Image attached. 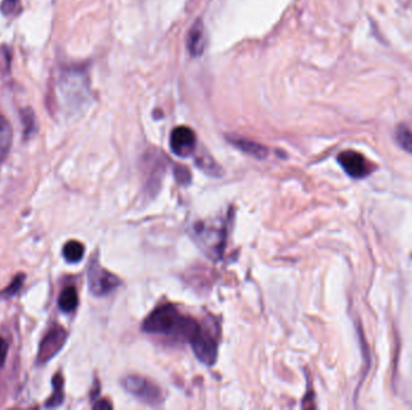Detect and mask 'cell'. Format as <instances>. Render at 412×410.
I'll list each match as a JSON object with an SVG mask.
<instances>
[{"label":"cell","mask_w":412,"mask_h":410,"mask_svg":"<svg viewBox=\"0 0 412 410\" xmlns=\"http://www.w3.org/2000/svg\"><path fill=\"white\" fill-rule=\"evenodd\" d=\"M199 327V324L189 317L181 315L172 304H165L148 315L143 325V330L153 335L180 336L189 341Z\"/></svg>","instance_id":"1"},{"label":"cell","mask_w":412,"mask_h":410,"mask_svg":"<svg viewBox=\"0 0 412 410\" xmlns=\"http://www.w3.org/2000/svg\"><path fill=\"white\" fill-rule=\"evenodd\" d=\"M89 291L96 296H105L120 287L121 280L111 272L105 270L98 260L94 259L89 263Z\"/></svg>","instance_id":"2"},{"label":"cell","mask_w":412,"mask_h":410,"mask_svg":"<svg viewBox=\"0 0 412 410\" xmlns=\"http://www.w3.org/2000/svg\"><path fill=\"white\" fill-rule=\"evenodd\" d=\"M122 384L129 394H132L134 397L143 402L151 406H158L160 403L163 402V396L160 387L140 375H129L123 379Z\"/></svg>","instance_id":"3"},{"label":"cell","mask_w":412,"mask_h":410,"mask_svg":"<svg viewBox=\"0 0 412 410\" xmlns=\"http://www.w3.org/2000/svg\"><path fill=\"white\" fill-rule=\"evenodd\" d=\"M67 339H68V332L65 327L60 326L58 324H55L53 326L50 327V330L48 331V334L45 335L39 346L36 363L39 365L50 363L63 349Z\"/></svg>","instance_id":"4"},{"label":"cell","mask_w":412,"mask_h":410,"mask_svg":"<svg viewBox=\"0 0 412 410\" xmlns=\"http://www.w3.org/2000/svg\"><path fill=\"white\" fill-rule=\"evenodd\" d=\"M338 163L351 178L363 179L374 172V165L360 152L352 149L341 152L338 156Z\"/></svg>","instance_id":"5"},{"label":"cell","mask_w":412,"mask_h":410,"mask_svg":"<svg viewBox=\"0 0 412 410\" xmlns=\"http://www.w3.org/2000/svg\"><path fill=\"white\" fill-rule=\"evenodd\" d=\"M193 351L201 363L212 366L217 358V344L208 332L199 327L189 338Z\"/></svg>","instance_id":"6"},{"label":"cell","mask_w":412,"mask_h":410,"mask_svg":"<svg viewBox=\"0 0 412 410\" xmlns=\"http://www.w3.org/2000/svg\"><path fill=\"white\" fill-rule=\"evenodd\" d=\"M196 134L189 127H177L172 130L170 135V148L177 156H189L196 151Z\"/></svg>","instance_id":"7"},{"label":"cell","mask_w":412,"mask_h":410,"mask_svg":"<svg viewBox=\"0 0 412 410\" xmlns=\"http://www.w3.org/2000/svg\"><path fill=\"white\" fill-rule=\"evenodd\" d=\"M187 48L193 57H199L204 53L206 48V32L201 21H196L189 30L187 36Z\"/></svg>","instance_id":"8"},{"label":"cell","mask_w":412,"mask_h":410,"mask_svg":"<svg viewBox=\"0 0 412 410\" xmlns=\"http://www.w3.org/2000/svg\"><path fill=\"white\" fill-rule=\"evenodd\" d=\"M229 142L234 147L240 149L241 152H244L248 156H255L257 159H265V156H268L267 147L257 144V142L251 141V139L239 137V136H233V137H229Z\"/></svg>","instance_id":"9"},{"label":"cell","mask_w":412,"mask_h":410,"mask_svg":"<svg viewBox=\"0 0 412 410\" xmlns=\"http://www.w3.org/2000/svg\"><path fill=\"white\" fill-rule=\"evenodd\" d=\"M12 141H13V132L11 124L4 116L0 115V164L8 158L9 153L11 151Z\"/></svg>","instance_id":"10"},{"label":"cell","mask_w":412,"mask_h":410,"mask_svg":"<svg viewBox=\"0 0 412 410\" xmlns=\"http://www.w3.org/2000/svg\"><path fill=\"white\" fill-rule=\"evenodd\" d=\"M53 392L48 401L45 403V406L48 408H57L65 401V378L60 373H56L52 378Z\"/></svg>","instance_id":"11"},{"label":"cell","mask_w":412,"mask_h":410,"mask_svg":"<svg viewBox=\"0 0 412 410\" xmlns=\"http://www.w3.org/2000/svg\"><path fill=\"white\" fill-rule=\"evenodd\" d=\"M79 306V295L74 287H67L58 297V307L65 313H72Z\"/></svg>","instance_id":"12"},{"label":"cell","mask_w":412,"mask_h":410,"mask_svg":"<svg viewBox=\"0 0 412 410\" xmlns=\"http://www.w3.org/2000/svg\"><path fill=\"white\" fill-rule=\"evenodd\" d=\"M84 255V246L77 239H70L63 247V256L70 263H77L82 260Z\"/></svg>","instance_id":"13"},{"label":"cell","mask_w":412,"mask_h":410,"mask_svg":"<svg viewBox=\"0 0 412 410\" xmlns=\"http://www.w3.org/2000/svg\"><path fill=\"white\" fill-rule=\"evenodd\" d=\"M396 139L404 151L412 154V130L410 127L406 125H399L396 127Z\"/></svg>","instance_id":"14"},{"label":"cell","mask_w":412,"mask_h":410,"mask_svg":"<svg viewBox=\"0 0 412 410\" xmlns=\"http://www.w3.org/2000/svg\"><path fill=\"white\" fill-rule=\"evenodd\" d=\"M21 117L23 122L24 137H30L36 130L35 113L30 108H26L21 111Z\"/></svg>","instance_id":"15"},{"label":"cell","mask_w":412,"mask_h":410,"mask_svg":"<svg viewBox=\"0 0 412 410\" xmlns=\"http://www.w3.org/2000/svg\"><path fill=\"white\" fill-rule=\"evenodd\" d=\"M24 280H26V275L24 273H18V275H15V278L12 279L11 283L9 284L4 290L0 291V297H6L8 299V297H12V296L18 294L22 287H23Z\"/></svg>","instance_id":"16"},{"label":"cell","mask_w":412,"mask_h":410,"mask_svg":"<svg viewBox=\"0 0 412 410\" xmlns=\"http://www.w3.org/2000/svg\"><path fill=\"white\" fill-rule=\"evenodd\" d=\"M198 164H199V166H201L204 171H208V173H211V175L217 176V172L220 171L221 169L218 165H217L211 158H201V159L198 160Z\"/></svg>","instance_id":"17"},{"label":"cell","mask_w":412,"mask_h":410,"mask_svg":"<svg viewBox=\"0 0 412 410\" xmlns=\"http://www.w3.org/2000/svg\"><path fill=\"white\" fill-rule=\"evenodd\" d=\"M8 343L4 338L0 337V367L4 366L6 358H8Z\"/></svg>","instance_id":"18"},{"label":"cell","mask_w":412,"mask_h":410,"mask_svg":"<svg viewBox=\"0 0 412 410\" xmlns=\"http://www.w3.org/2000/svg\"><path fill=\"white\" fill-rule=\"evenodd\" d=\"M17 3H18V0H3L1 10H3L5 15H9V13H11L13 11V8H16Z\"/></svg>","instance_id":"19"},{"label":"cell","mask_w":412,"mask_h":410,"mask_svg":"<svg viewBox=\"0 0 412 410\" xmlns=\"http://www.w3.org/2000/svg\"><path fill=\"white\" fill-rule=\"evenodd\" d=\"M93 409H112V406L108 402V401H106V399H101V401H98V402L93 406Z\"/></svg>","instance_id":"20"}]
</instances>
